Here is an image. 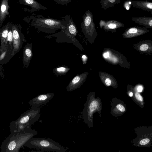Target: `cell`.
Wrapping results in <instances>:
<instances>
[{"label": "cell", "mask_w": 152, "mask_h": 152, "mask_svg": "<svg viewBox=\"0 0 152 152\" xmlns=\"http://www.w3.org/2000/svg\"><path fill=\"white\" fill-rule=\"evenodd\" d=\"M7 44L13 46V34L11 31H9L8 34Z\"/></svg>", "instance_id": "2e32d148"}, {"label": "cell", "mask_w": 152, "mask_h": 152, "mask_svg": "<svg viewBox=\"0 0 152 152\" xmlns=\"http://www.w3.org/2000/svg\"><path fill=\"white\" fill-rule=\"evenodd\" d=\"M117 109L122 112H124L125 111V109L124 107L121 104H118L116 106Z\"/></svg>", "instance_id": "d6986e66"}, {"label": "cell", "mask_w": 152, "mask_h": 152, "mask_svg": "<svg viewBox=\"0 0 152 152\" xmlns=\"http://www.w3.org/2000/svg\"><path fill=\"white\" fill-rule=\"evenodd\" d=\"M54 95L53 93L42 94L34 97L28 102V103L32 106L39 107L48 103Z\"/></svg>", "instance_id": "52a82bcc"}, {"label": "cell", "mask_w": 152, "mask_h": 152, "mask_svg": "<svg viewBox=\"0 0 152 152\" xmlns=\"http://www.w3.org/2000/svg\"><path fill=\"white\" fill-rule=\"evenodd\" d=\"M85 107L83 110V116L85 122L88 124L91 121L92 114L98 106V102L96 100H87L84 104Z\"/></svg>", "instance_id": "8992f818"}, {"label": "cell", "mask_w": 152, "mask_h": 152, "mask_svg": "<svg viewBox=\"0 0 152 152\" xmlns=\"http://www.w3.org/2000/svg\"><path fill=\"white\" fill-rule=\"evenodd\" d=\"M132 19L135 22L141 23L148 24L150 26H152V18L150 17H141L132 18Z\"/></svg>", "instance_id": "9a60e30c"}, {"label": "cell", "mask_w": 152, "mask_h": 152, "mask_svg": "<svg viewBox=\"0 0 152 152\" xmlns=\"http://www.w3.org/2000/svg\"><path fill=\"white\" fill-rule=\"evenodd\" d=\"M148 46L146 44H143L141 45L140 47V50L142 51H145L148 48Z\"/></svg>", "instance_id": "ffe728a7"}, {"label": "cell", "mask_w": 152, "mask_h": 152, "mask_svg": "<svg viewBox=\"0 0 152 152\" xmlns=\"http://www.w3.org/2000/svg\"><path fill=\"white\" fill-rule=\"evenodd\" d=\"M105 83L107 86H110L111 84V81L109 78H107L105 81Z\"/></svg>", "instance_id": "cb8c5ba5"}, {"label": "cell", "mask_w": 152, "mask_h": 152, "mask_svg": "<svg viewBox=\"0 0 152 152\" xmlns=\"http://www.w3.org/2000/svg\"><path fill=\"white\" fill-rule=\"evenodd\" d=\"M135 96L136 99L139 101L142 102L143 99L142 96L139 93L136 92L135 94Z\"/></svg>", "instance_id": "44dd1931"}, {"label": "cell", "mask_w": 152, "mask_h": 152, "mask_svg": "<svg viewBox=\"0 0 152 152\" xmlns=\"http://www.w3.org/2000/svg\"><path fill=\"white\" fill-rule=\"evenodd\" d=\"M24 146L37 150L56 152H66V149L53 140L41 137L31 138L24 145Z\"/></svg>", "instance_id": "277c9868"}, {"label": "cell", "mask_w": 152, "mask_h": 152, "mask_svg": "<svg viewBox=\"0 0 152 152\" xmlns=\"http://www.w3.org/2000/svg\"><path fill=\"white\" fill-rule=\"evenodd\" d=\"M13 47L7 44L4 49L0 51V63L2 64L7 62L12 56Z\"/></svg>", "instance_id": "7c38bea8"}, {"label": "cell", "mask_w": 152, "mask_h": 152, "mask_svg": "<svg viewBox=\"0 0 152 152\" xmlns=\"http://www.w3.org/2000/svg\"><path fill=\"white\" fill-rule=\"evenodd\" d=\"M38 134L31 127H27L19 132H10L9 135L2 142L1 152H18L30 138Z\"/></svg>", "instance_id": "6da1fadb"}, {"label": "cell", "mask_w": 152, "mask_h": 152, "mask_svg": "<svg viewBox=\"0 0 152 152\" xmlns=\"http://www.w3.org/2000/svg\"><path fill=\"white\" fill-rule=\"evenodd\" d=\"M128 32L130 34L135 33L137 32V29L136 28H132L128 30Z\"/></svg>", "instance_id": "7402d4cb"}, {"label": "cell", "mask_w": 152, "mask_h": 152, "mask_svg": "<svg viewBox=\"0 0 152 152\" xmlns=\"http://www.w3.org/2000/svg\"><path fill=\"white\" fill-rule=\"evenodd\" d=\"M64 27L59 32L45 36V37L49 39L52 37H56V41L57 42L72 43L79 49H82V46L77 39L75 37L71 35Z\"/></svg>", "instance_id": "5b68a950"}, {"label": "cell", "mask_w": 152, "mask_h": 152, "mask_svg": "<svg viewBox=\"0 0 152 152\" xmlns=\"http://www.w3.org/2000/svg\"><path fill=\"white\" fill-rule=\"evenodd\" d=\"M108 27L110 28L114 29L116 27V24L114 23H110L108 25Z\"/></svg>", "instance_id": "603a6c76"}, {"label": "cell", "mask_w": 152, "mask_h": 152, "mask_svg": "<svg viewBox=\"0 0 152 152\" xmlns=\"http://www.w3.org/2000/svg\"><path fill=\"white\" fill-rule=\"evenodd\" d=\"M70 69L65 65H62L55 67L53 69V73L57 76H62L66 74Z\"/></svg>", "instance_id": "5bb4252c"}, {"label": "cell", "mask_w": 152, "mask_h": 152, "mask_svg": "<svg viewBox=\"0 0 152 152\" xmlns=\"http://www.w3.org/2000/svg\"><path fill=\"white\" fill-rule=\"evenodd\" d=\"M13 46L12 56L18 52L22 47L24 38L20 36L18 31L16 30L12 31Z\"/></svg>", "instance_id": "30bf717a"}, {"label": "cell", "mask_w": 152, "mask_h": 152, "mask_svg": "<svg viewBox=\"0 0 152 152\" xmlns=\"http://www.w3.org/2000/svg\"><path fill=\"white\" fill-rule=\"evenodd\" d=\"M72 0H53L56 4L63 5H66Z\"/></svg>", "instance_id": "e0dca14e"}, {"label": "cell", "mask_w": 152, "mask_h": 152, "mask_svg": "<svg viewBox=\"0 0 152 152\" xmlns=\"http://www.w3.org/2000/svg\"><path fill=\"white\" fill-rule=\"evenodd\" d=\"M1 10L2 12H4L6 10V7L4 5H2L1 8Z\"/></svg>", "instance_id": "484cf974"}, {"label": "cell", "mask_w": 152, "mask_h": 152, "mask_svg": "<svg viewBox=\"0 0 152 152\" xmlns=\"http://www.w3.org/2000/svg\"><path fill=\"white\" fill-rule=\"evenodd\" d=\"M110 2L112 3L114 2L115 0H108Z\"/></svg>", "instance_id": "f1b7e54d"}, {"label": "cell", "mask_w": 152, "mask_h": 152, "mask_svg": "<svg viewBox=\"0 0 152 152\" xmlns=\"http://www.w3.org/2000/svg\"><path fill=\"white\" fill-rule=\"evenodd\" d=\"M63 18L66 22V25L64 28L71 35L75 37L78 33V31L72 18L70 15H68L65 16Z\"/></svg>", "instance_id": "8fae6325"}, {"label": "cell", "mask_w": 152, "mask_h": 152, "mask_svg": "<svg viewBox=\"0 0 152 152\" xmlns=\"http://www.w3.org/2000/svg\"><path fill=\"white\" fill-rule=\"evenodd\" d=\"M133 93L132 92H130V93L129 94V96H133Z\"/></svg>", "instance_id": "f546056e"}, {"label": "cell", "mask_w": 152, "mask_h": 152, "mask_svg": "<svg viewBox=\"0 0 152 152\" xmlns=\"http://www.w3.org/2000/svg\"><path fill=\"white\" fill-rule=\"evenodd\" d=\"M134 6L142 8L143 10L151 11L152 10V3L151 2L144 1H133Z\"/></svg>", "instance_id": "4fadbf2b"}, {"label": "cell", "mask_w": 152, "mask_h": 152, "mask_svg": "<svg viewBox=\"0 0 152 152\" xmlns=\"http://www.w3.org/2000/svg\"><path fill=\"white\" fill-rule=\"evenodd\" d=\"M104 57L105 58H108L109 56V54L108 53H104L103 55Z\"/></svg>", "instance_id": "83f0119b"}, {"label": "cell", "mask_w": 152, "mask_h": 152, "mask_svg": "<svg viewBox=\"0 0 152 152\" xmlns=\"http://www.w3.org/2000/svg\"><path fill=\"white\" fill-rule=\"evenodd\" d=\"M131 2H129L128 3L125 4V6L126 7V9L127 10H129V5H128L129 4H130Z\"/></svg>", "instance_id": "4316f807"}, {"label": "cell", "mask_w": 152, "mask_h": 152, "mask_svg": "<svg viewBox=\"0 0 152 152\" xmlns=\"http://www.w3.org/2000/svg\"><path fill=\"white\" fill-rule=\"evenodd\" d=\"M33 25L39 31L51 34L63 28L66 25V22L64 18L60 20L38 15L35 17Z\"/></svg>", "instance_id": "3957f363"}, {"label": "cell", "mask_w": 152, "mask_h": 152, "mask_svg": "<svg viewBox=\"0 0 152 152\" xmlns=\"http://www.w3.org/2000/svg\"><path fill=\"white\" fill-rule=\"evenodd\" d=\"M82 58L83 59H84L86 58V56L85 55H83L82 56Z\"/></svg>", "instance_id": "4dcf8cb0"}, {"label": "cell", "mask_w": 152, "mask_h": 152, "mask_svg": "<svg viewBox=\"0 0 152 152\" xmlns=\"http://www.w3.org/2000/svg\"><path fill=\"white\" fill-rule=\"evenodd\" d=\"M40 108L32 106L31 108L22 113L16 120L10 123V131L19 132L31 125L37 121L40 117Z\"/></svg>", "instance_id": "7a4b0ae2"}, {"label": "cell", "mask_w": 152, "mask_h": 152, "mask_svg": "<svg viewBox=\"0 0 152 152\" xmlns=\"http://www.w3.org/2000/svg\"><path fill=\"white\" fill-rule=\"evenodd\" d=\"M150 141V140L148 138H145L141 140L140 142V144L141 145H145L148 143Z\"/></svg>", "instance_id": "ac0fdd59"}, {"label": "cell", "mask_w": 152, "mask_h": 152, "mask_svg": "<svg viewBox=\"0 0 152 152\" xmlns=\"http://www.w3.org/2000/svg\"><path fill=\"white\" fill-rule=\"evenodd\" d=\"M32 45L31 43H28L23 48V67L28 68L33 56Z\"/></svg>", "instance_id": "9c48e42d"}, {"label": "cell", "mask_w": 152, "mask_h": 152, "mask_svg": "<svg viewBox=\"0 0 152 152\" xmlns=\"http://www.w3.org/2000/svg\"><path fill=\"white\" fill-rule=\"evenodd\" d=\"M85 78V74L77 75L66 86V91L68 92L71 91L79 88L84 82Z\"/></svg>", "instance_id": "ba28073f"}, {"label": "cell", "mask_w": 152, "mask_h": 152, "mask_svg": "<svg viewBox=\"0 0 152 152\" xmlns=\"http://www.w3.org/2000/svg\"><path fill=\"white\" fill-rule=\"evenodd\" d=\"M143 88L142 86H139L137 88V91L138 92H141Z\"/></svg>", "instance_id": "d4e9b609"}]
</instances>
